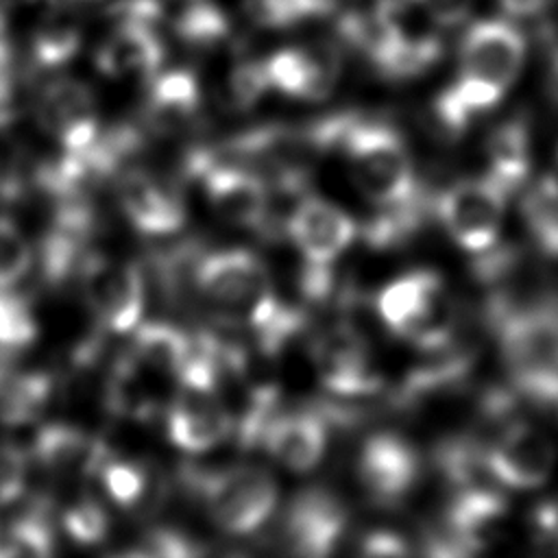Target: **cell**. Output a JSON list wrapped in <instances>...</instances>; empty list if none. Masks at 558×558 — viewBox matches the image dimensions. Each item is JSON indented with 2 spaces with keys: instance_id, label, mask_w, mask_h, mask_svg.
I'll return each mask as SVG.
<instances>
[{
  "instance_id": "21",
  "label": "cell",
  "mask_w": 558,
  "mask_h": 558,
  "mask_svg": "<svg viewBox=\"0 0 558 558\" xmlns=\"http://www.w3.org/2000/svg\"><path fill=\"white\" fill-rule=\"evenodd\" d=\"M201 107V87L190 70L174 68L150 76L146 96V122L157 133H174L185 126Z\"/></svg>"
},
{
  "instance_id": "9",
  "label": "cell",
  "mask_w": 558,
  "mask_h": 558,
  "mask_svg": "<svg viewBox=\"0 0 558 558\" xmlns=\"http://www.w3.org/2000/svg\"><path fill=\"white\" fill-rule=\"evenodd\" d=\"M39 126L65 150L83 155L100 137V120L94 92L76 78H52L35 98Z\"/></svg>"
},
{
  "instance_id": "34",
  "label": "cell",
  "mask_w": 558,
  "mask_h": 558,
  "mask_svg": "<svg viewBox=\"0 0 558 558\" xmlns=\"http://www.w3.org/2000/svg\"><path fill=\"white\" fill-rule=\"evenodd\" d=\"M33 253L22 229L0 214V288L15 286L31 268Z\"/></svg>"
},
{
  "instance_id": "17",
  "label": "cell",
  "mask_w": 558,
  "mask_h": 558,
  "mask_svg": "<svg viewBox=\"0 0 558 558\" xmlns=\"http://www.w3.org/2000/svg\"><path fill=\"white\" fill-rule=\"evenodd\" d=\"M116 194L126 220L146 235H168L185 222V205L179 192L148 170L120 172Z\"/></svg>"
},
{
  "instance_id": "30",
  "label": "cell",
  "mask_w": 558,
  "mask_h": 558,
  "mask_svg": "<svg viewBox=\"0 0 558 558\" xmlns=\"http://www.w3.org/2000/svg\"><path fill=\"white\" fill-rule=\"evenodd\" d=\"M52 530L44 510H28L0 527V556L52 554Z\"/></svg>"
},
{
  "instance_id": "27",
  "label": "cell",
  "mask_w": 558,
  "mask_h": 558,
  "mask_svg": "<svg viewBox=\"0 0 558 558\" xmlns=\"http://www.w3.org/2000/svg\"><path fill=\"white\" fill-rule=\"evenodd\" d=\"M44 373H20L0 364V423L24 425L35 418L50 397Z\"/></svg>"
},
{
  "instance_id": "1",
  "label": "cell",
  "mask_w": 558,
  "mask_h": 558,
  "mask_svg": "<svg viewBox=\"0 0 558 558\" xmlns=\"http://www.w3.org/2000/svg\"><path fill=\"white\" fill-rule=\"evenodd\" d=\"M198 292L222 314L244 323L262 349H279L299 329V314L275 294L264 262L244 248H225L198 257L194 266Z\"/></svg>"
},
{
  "instance_id": "14",
  "label": "cell",
  "mask_w": 558,
  "mask_h": 558,
  "mask_svg": "<svg viewBox=\"0 0 558 558\" xmlns=\"http://www.w3.org/2000/svg\"><path fill=\"white\" fill-rule=\"evenodd\" d=\"M523 35L504 20L471 24L460 44V72L508 89L525 61Z\"/></svg>"
},
{
  "instance_id": "39",
  "label": "cell",
  "mask_w": 558,
  "mask_h": 558,
  "mask_svg": "<svg viewBox=\"0 0 558 558\" xmlns=\"http://www.w3.org/2000/svg\"><path fill=\"white\" fill-rule=\"evenodd\" d=\"M412 2L423 7L427 15L438 26H445V28L462 24L473 9V0H412Z\"/></svg>"
},
{
  "instance_id": "19",
  "label": "cell",
  "mask_w": 558,
  "mask_h": 558,
  "mask_svg": "<svg viewBox=\"0 0 558 558\" xmlns=\"http://www.w3.org/2000/svg\"><path fill=\"white\" fill-rule=\"evenodd\" d=\"M259 442L286 469L303 473L314 469L327 449V421L318 412H290L270 416Z\"/></svg>"
},
{
  "instance_id": "35",
  "label": "cell",
  "mask_w": 558,
  "mask_h": 558,
  "mask_svg": "<svg viewBox=\"0 0 558 558\" xmlns=\"http://www.w3.org/2000/svg\"><path fill=\"white\" fill-rule=\"evenodd\" d=\"M61 523L65 534L81 545L100 543L109 532V517L94 497H81L70 504L61 514Z\"/></svg>"
},
{
  "instance_id": "8",
  "label": "cell",
  "mask_w": 558,
  "mask_h": 558,
  "mask_svg": "<svg viewBox=\"0 0 558 558\" xmlns=\"http://www.w3.org/2000/svg\"><path fill=\"white\" fill-rule=\"evenodd\" d=\"M81 288L87 307L109 331L129 333L140 325L146 290L135 264L94 257L83 264Z\"/></svg>"
},
{
  "instance_id": "25",
  "label": "cell",
  "mask_w": 558,
  "mask_h": 558,
  "mask_svg": "<svg viewBox=\"0 0 558 558\" xmlns=\"http://www.w3.org/2000/svg\"><path fill=\"white\" fill-rule=\"evenodd\" d=\"M83 44V31L78 17L61 9L48 13L35 28L31 39V61L35 70H57L70 63Z\"/></svg>"
},
{
  "instance_id": "10",
  "label": "cell",
  "mask_w": 558,
  "mask_h": 558,
  "mask_svg": "<svg viewBox=\"0 0 558 558\" xmlns=\"http://www.w3.org/2000/svg\"><path fill=\"white\" fill-rule=\"evenodd\" d=\"M312 364L320 384L338 397L371 395L381 386L368 342L347 325H333L316 336Z\"/></svg>"
},
{
  "instance_id": "42",
  "label": "cell",
  "mask_w": 558,
  "mask_h": 558,
  "mask_svg": "<svg viewBox=\"0 0 558 558\" xmlns=\"http://www.w3.org/2000/svg\"><path fill=\"white\" fill-rule=\"evenodd\" d=\"M501 11L510 17H530L543 13L554 0H497Z\"/></svg>"
},
{
  "instance_id": "5",
  "label": "cell",
  "mask_w": 558,
  "mask_h": 558,
  "mask_svg": "<svg viewBox=\"0 0 558 558\" xmlns=\"http://www.w3.org/2000/svg\"><path fill=\"white\" fill-rule=\"evenodd\" d=\"M192 484L209 519L229 534H248L257 530L277 506V484L259 466H231L196 475Z\"/></svg>"
},
{
  "instance_id": "43",
  "label": "cell",
  "mask_w": 558,
  "mask_h": 558,
  "mask_svg": "<svg viewBox=\"0 0 558 558\" xmlns=\"http://www.w3.org/2000/svg\"><path fill=\"white\" fill-rule=\"evenodd\" d=\"M549 177L554 179V183H556V187H558V157H556V168H554V172H549Z\"/></svg>"
},
{
  "instance_id": "20",
  "label": "cell",
  "mask_w": 558,
  "mask_h": 558,
  "mask_svg": "<svg viewBox=\"0 0 558 558\" xmlns=\"http://www.w3.org/2000/svg\"><path fill=\"white\" fill-rule=\"evenodd\" d=\"M33 456L37 462L61 477L96 475L109 449L96 436L85 434L74 425L50 423L44 425L33 440Z\"/></svg>"
},
{
  "instance_id": "26",
  "label": "cell",
  "mask_w": 558,
  "mask_h": 558,
  "mask_svg": "<svg viewBox=\"0 0 558 558\" xmlns=\"http://www.w3.org/2000/svg\"><path fill=\"white\" fill-rule=\"evenodd\" d=\"M150 373H146L131 355H124L107 384V405L113 414L131 421H148L157 410Z\"/></svg>"
},
{
  "instance_id": "32",
  "label": "cell",
  "mask_w": 558,
  "mask_h": 558,
  "mask_svg": "<svg viewBox=\"0 0 558 558\" xmlns=\"http://www.w3.org/2000/svg\"><path fill=\"white\" fill-rule=\"evenodd\" d=\"M39 333L37 320L28 303L9 292V288H0V349L20 351L35 342Z\"/></svg>"
},
{
  "instance_id": "29",
  "label": "cell",
  "mask_w": 558,
  "mask_h": 558,
  "mask_svg": "<svg viewBox=\"0 0 558 558\" xmlns=\"http://www.w3.org/2000/svg\"><path fill=\"white\" fill-rule=\"evenodd\" d=\"M244 13L262 28L281 31L336 11V0H244Z\"/></svg>"
},
{
  "instance_id": "28",
  "label": "cell",
  "mask_w": 558,
  "mask_h": 558,
  "mask_svg": "<svg viewBox=\"0 0 558 558\" xmlns=\"http://www.w3.org/2000/svg\"><path fill=\"white\" fill-rule=\"evenodd\" d=\"M521 214L536 248L547 257H558V187L549 174L523 194Z\"/></svg>"
},
{
  "instance_id": "22",
  "label": "cell",
  "mask_w": 558,
  "mask_h": 558,
  "mask_svg": "<svg viewBox=\"0 0 558 558\" xmlns=\"http://www.w3.org/2000/svg\"><path fill=\"white\" fill-rule=\"evenodd\" d=\"M129 355L153 377H177L192 355L194 340L170 323H146L133 331Z\"/></svg>"
},
{
  "instance_id": "7",
  "label": "cell",
  "mask_w": 558,
  "mask_h": 558,
  "mask_svg": "<svg viewBox=\"0 0 558 558\" xmlns=\"http://www.w3.org/2000/svg\"><path fill=\"white\" fill-rule=\"evenodd\" d=\"M506 198L488 177L466 179L449 185L436 198L434 209L449 238L460 248L477 255L495 244Z\"/></svg>"
},
{
  "instance_id": "6",
  "label": "cell",
  "mask_w": 558,
  "mask_h": 558,
  "mask_svg": "<svg viewBox=\"0 0 558 558\" xmlns=\"http://www.w3.org/2000/svg\"><path fill=\"white\" fill-rule=\"evenodd\" d=\"M357 225L338 205L305 196L296 203L288 218V235L307 264V288L320 294L327 286L331 264L355 240Z\"/></svg>"
},
{
  "instance_id": "2",
  "label": "cell",
  "mask_w": 558,
  "mask_h": 558,
  "mask_svg": "<svg viewBox=\"0 0 558 558\" xmlns=\"http://www.w3.org/2000/svg\"><path fill=\"white\" fill-rule=\"evenodd\" d=\"M488 320L514 392L534 405L558 408V303H514L499 294L488 303Z\"/></svg>"
},
{
  "instance_id": "15",
  "label": "cell",
  "mask_w": 558,
  "mask_h": 558,
  "mask_svg": "<svg viewBox=\"0 0 558 558\" xmlns=\"http://www.w3.org/2000/svg\"><path fill=\"white\" fill-rule=\"evenodd\" d=\"M347 525L342 501L325 488H305L288 506L283 541L292 554L327 556L333 551Z\"/></svg>"
},
{
  "instance_id": "11",
  "label": "cell",
  "mask_w": 558,
  "mask_h": 558,
  "mask_svg": "<svg viewBox=\"0 0 558 558\" xmlns=\"http://www.w3.org/2000/svg\"><path fill=\"white\" fill-rule=\"evenodd\" d=\"M209 207L225 222L242 229H257L268 218L270 192L266 181L248 168L196 159Z\"/></svg>"
},
{
  "instance_id": "13",
  "label": "cell",
  "mask_w": 558,
  "mask_h": 558,
  "mask_svg": "<svg viewBox=\"0 0 558 558\" xmlns=\"http://www.w3.org/2000/svg\"><path fill=\"white\" fill-rule=\"evenodd\" d=\"M357 480L366 495L381 506L397 504L416 484L421 462L414 447L399 434H371L357 453Z\"/></svg>"
},
{
  "instance_id": "16",
  "label": "cell",
  "mask_w": 558,
  "mask_h": 558,
  "mask_svg": "<svg viewBox=\"0 0 558 558\" xmlns=\"http://www.w3.org/2000/svg\"><path fill=\"white\" fill-rule=\"evenodd\" d=\"M270 89L299 100L327 98L340 76V59L331 46H292L264 59Z\"/></svg>"
},
{
  "instance_id": "31",
  "label": "cell",
  "mask_w": 558,
  "mask_h": 558,
  "mask_svg": "<svg viewBox=\"0 0 558 558\" xmlns=\"http://www.w3.org/2000/svg\"><path fill=\"white\" fill-rule=\"evenodd\" d=\"M174 33L192 46L207 48L229 35V17L211 0H190L174 17Z\"/></svg>"
},
{
  "instance_id": "36",
  "label": "cell",
  "mask_w": 558,
  "mask_h": 558,
  "mask_svg": "<svg viewBox=\"0 0 558 558\" xmlns=\"http://www.w3.org/2000/svg\"><path fill=\"white\" fill-rule=\"evenodd\" d=\"M227 89H229V102L235 109L246 111L255 107L262 100V96L270 89L264 61L246 59L235 63L229 74Z\"/></svg>"
},
{
  "instance_id": "37",
  "label": "cell",
  "mask_w": 558,
  "mask_h": 558,
  "mask_svg": "<svg viewBox=\"0 0 558 558\" xmlns=\"http://www.w3.org/2000/svg\"><path fill=\"white\" fill-rule=\"evenodd\" d=\"M203 549L187 538L185 534L168 527L150 530L140 538V545L129 549V556H161V558H181V556H198Z\"/></svg>"
},
{
  "instance_id": "41",
  "label": "cell",
  "mask_w": 558,
  "mask_h": 558,
  "mask_svg": "<svg viewBox=\"0 0 558 558\" xmlns=\"http://www.w3.org/2000/svg\"><path fill=\"white\" fill-rule=\"evenodd\" d=\"M13 100V76H11V48L4 35H0V124L9 118Z\"/></svg>"
},
{
  "instance_id": "18",
  "label": "cell",
  "mask_w": 558,
  "mask_h": 558,
  "mask_svg": "<svg viewBox=\"0 0 558 558\" xmlns=\"http://www.w3.org/2000/svg\"><path fill=\"white\" fill-rule=\"evenodd\" d=\"M163 41L150 22L120 20L96 50V68L109 78H150L163 63Z\"/></svg>"
},
{
  "instance_id": "33",
  "label": "cell",
  "mask_w": 558,
  "mask_h": 558,
  "mask_svg": "<svg viewBox=\"0 0 558 558\" xmlns=\"http://www.w3.org/2000/svg\"><path fill=\"white\" fill-rule=\"evenodd\" d=\"M96 477L102 482L107 495L122 508L135 506L146 490V471L122 458H113L111 453L102 460Z\"/></svg>"
},
{
  "instance_id": "12",
  "label": "cell",
  "mask_w": 558,
  "mask_h": 558,
  "mask_svg": "<svg viewBox=\"0 0 558 558\" xmlns=\"http://www.w3.org/2000/svg\"><path fill=\"white\" fill-rule=\"evenodd\" d=\"M493 480L504 488L530 490L547 482L554 469V445L536 427L510 421L486 447Z\"/></svg>"
},
{
  "instance_id": "4",
  "label": "cell",
  "mask_w": 558,
  "mask_h": 558,
  "mask_svg": "<svg viewBox=\"0 0 558 558\" xmlns=\"http://www.w3.org/2000/svg\"><path fill=\"white\" fill-rule=\"evenodd\" d=\"M377 312L390 331L425 351L449 344L453 310L442 279L432 270H414L390 281L377 296Z\"/></svg>"
},
{
  "instance_id": "3",
  "label": "cell",
  "mask_w": 558,
  "mask_h": 558,
  "mask_svg": "<svg viewBox=\"0 0 558 558\" xmlns=\"http://www.w3.org/2000/svg\"><path fill=\"white\" fill-rule=\"evenodd\" d=\"M310 129L320 148L342 150L353 183L379 209L418 198L410 150L390 124L338 116Z\"/></svg>"
},
{
  "instance_id": "38",
  "label": "cell",
  "mask_w": 558,
  "mask_h": 558,
  "mask_svg": "<svg viewBox=\"0 0 558 558\" xmlns=\"http://www.w3.org/2000/svg\"><path fill=\"white\" fill-rule=\"evenodd\" d=\"M28 464L24 451L0 445V508L17 501L26 488Z\"/></svg>"
},
{
  "instance_id": "23",
  "label": "cell",
  "mask_w": 558,
  "mask_h": 558,
  "mask_svg": "<svg viewBox=\"0 0 558 558\" xmlns=\"http://www.w3.org/2000/svg\"><path fill=\"white\" fill-rule=\"evenodd\" d=\"M506 89L460 72L458 78L447 85L434 100V116L449 135H462L469 124L490 107H495Z\"/></svg>"
},
{
  "instance_id": "40",
  "label": "cell",
  "mask_w": 558,
  "mask_h": 558,
  "mask_svg": "<svg viewBox=\"0 0 558 558\" xmlns=\"http://www.w3.org/2000/svg\"><path fill=\"white\" fill-rule=\"evenodd\" d=\"M362 554L366 556H403L408 545L392 532H373L362 541Z\"/></svg>"
},
{
  "instance_id": "24",
  "label": "cell",
  "mask_w": 558,
  "mask_h": 558,
  "mask_svg": "<svg viewBox=\"0 0 558 558\" xmlns=\"http://www.w3.org/2000/svg\"><path fill=\"white\" fill-rule=\"evenodd\" d=\"M488 179L510 196L530 172V135L523 120H510L493 131L488 140Z\"/></svg>"
}]
</instances>
